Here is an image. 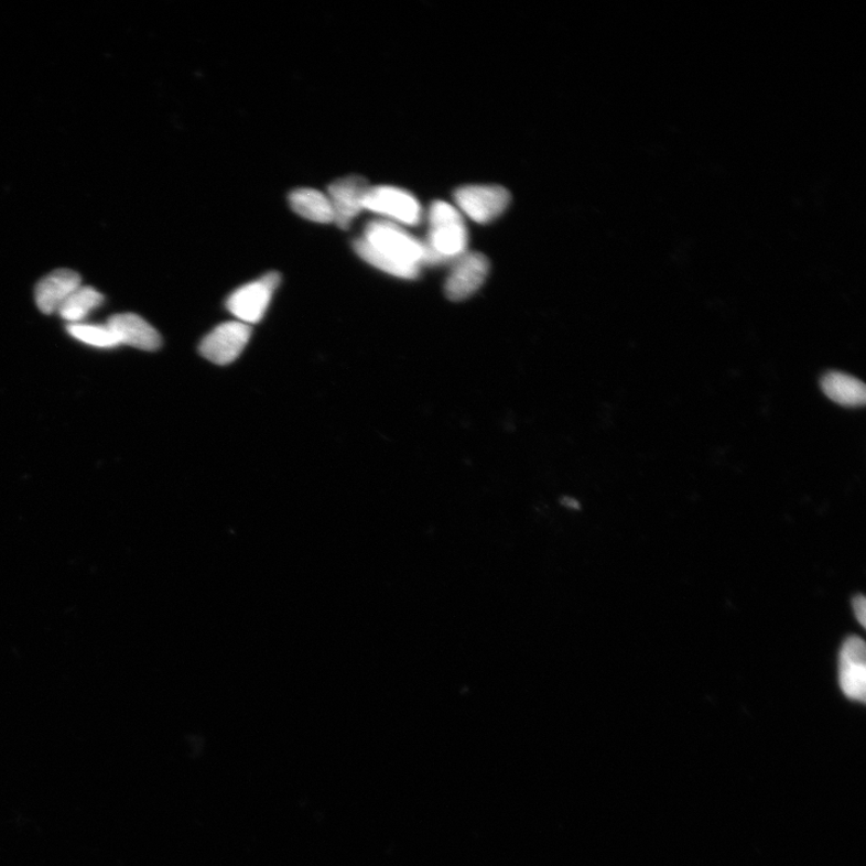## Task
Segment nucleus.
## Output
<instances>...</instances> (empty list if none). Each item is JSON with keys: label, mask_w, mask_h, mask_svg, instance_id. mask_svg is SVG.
<instances>
[{"label": "nucleus", "mask_w": 866, "mask_h": 866, "mask_svg": "<svg viewBox=\"0 0 866 866\" xmlns=\"http://www.w3.org/2000/svg\"><path fill=\"white\" fill-rule=\"evenodd\" d=\"M107 325L118 344L141 350L154 351L162 346V337L154 327L134 313L115 314Z\"/></svg>", "instance_id": "9d476101"}, {"label": "nucleus", "mask_w": 866, "mask_h": 866, "mask_svg": "<svg viewBox=\"0 0 866 866\" xmlns=\"http://www.w3.org/2000/svg\"><path fill=\"white\" fill-rule=\"evenodd\" d=\"M83 285L80 274L61 269L51 272L35 288V303L45 314L58 313L64 301Z\"/></svg>", "instance_id": "9b49d317"}, {"label": "nucleus", "mask_w": 866, "mask_h": 866, "mask_svg": "<svg viewBox=\"0 0 866 866\" xmlns=\"http://www.w3.org/2000/svg\"><path fill=\"white\" fill-rule=\"evenodd\" d=\"M369 190L366 180L359 176H348L333 183L327 196L334 209V221L339 228L347 229L364 212Z\"/></svg>", "instance_id": "6e6552de"}, {"label": "nucleus", "mask_w": 866, "mask_h": 866, "mask_svg": "<svg viewBox=\"0 0 866 866\" xmlns=\"http://www.w3.org/2000/svg\"><path fill=\"white\" fill-rule=\"evenodd\" d=\"M458 208L480 225L500 217L510 204V194L500 186H467L455 192Z\"/></svg>", "instance_id": "39448f33"}, {"label": "nucleus", "mask_w": 866, "mask_h": 866, "mask_svg": "<svg viewBox=\"0 0 866 866\" xmlns=\"http://www.w3.org/2000/svg\"><path fill=\"white\" fill-rule=\"evenodd\" d=\"M852 608L855 611L856 618L859 624L865 627V619H866V603L865 597L863 595H858L852 600Z\"/></svg>", "instance_id": "dca6fc26"}, {"label": "nucleus", "mask_w": 866, "mask_h": 866, "mask_svg": "<svg viewBox=\"0 0 866 866\" xmlns=\"http://www.w3.org/2000/svg\"><path fill=\"white\" fill-rule=\"evenodd\" d=\"M365 209L387 217L396 225L418 226L423 217L422 206L411 193L390 186L370 187Z\"/></svg>", "instance_id": "20e7f679"}, {"label": "nucleus", "mask_w": 866, "mask_h": 866, "mask_svg": "<svg viewBox=\"0 0 866 866\" xmlns=\"http://www.w3.org/2000/svg\"><path fill=\"white\" fill-rule=\"evenodd\" d=\"M294 212L305 219L316 223L334 221V209L326 194L311 188L294 191L289 196Z\"/></svg>", "instance_id": "ddd939ff"}, {"label": "nucleus", "mask_w": 866, "mask_h": 866, "mask_svg": "<svg viewBox=\"0 0 866 866\" xmlns=\"http://www.w3.org/2000/svg\"><path fill=\"white\" fill-rule=\"evenodd\" d=\"M68 333L82 343L97 348H115L120 346L110 327L105 325L71 324Z\"/></svg>", "instance_id": "2eb2a0df"}, {"label": "nucleus", "mask_w": 866, "mask_h": 866, "mask_svg": "<svg viewBox=\"0 0 866 866\" xmlns=\"http://www.w3.org/2000/svg\"><path fill=\"white\" fill-rule=\"evenodd\" d=\"M429 223L424 264H441L465 253L468 235L463 215L457 208L444 202L433 203L429 212Z\"/></svg>", "instance_id": "f03ea898"}, {"label": "nucleus", "mask_w": 866, "mask_h": 866, "mask_svg": "<svg viewBox=\"0 0 866 866\" xmlns=\"http://www.w3.org/2000/svg\"><path fill=\"white\" fill-rule=\"evenodd\" d=\"M104 300V295L97 289L82 285L64 301L58 314L64 321L77 324L86 318L91 311L101 306Z\"/></svg>", "instance_id": "4468645a"}, {"label": "nucleus", "mask_w": 866, "mask_h": 866, "mask_svg": "<svg viewBox=\"0 0 866 866\" xmlns=\"http://www.w3.org/2000/svg\"><path fill=\"white\" fill-rule=\"evenodd\" d=\"M280 282L281 275L278 272H269L261 279L239 288L228 299V310L234 317L247 325L260 322Z\"/></svg>", "instance_id": "7ed1b4c3"}, {"label": "nucleus", "mask_w": 866, "mask_h": 866, "mask_svg": "<svg viewBox=\"0 0 866 866\" xmlns=\"http://www.w3.org/2000/svg\"><path fill=\"white\" fill-rule=\"evenodd\" d=\"M251 335V326L239 321L221 324L203 339L202 356L214 364L228 365L241 356Z\"/></svg>", "instance_id": "423d86ee"}, {"label": "nucleus", "mask_w": 866, "mask_h": 866, "mask_svg": "<svg viewBox=\"0 0 866 866\" xmlns=\"http://www.w3.org/2000/svg\"><path fill=\"white\" fill-rule=\"evenodd\" d=\"M490 270L489 260L480 253H470L456 262L447 282L445 295L452 301H463L474 295L487 280Z\"/></svg>", "instance_id": "1a4fd4ad"}, {"label": "nucleus", "mask_w": 866, "mask_h": 866, "mask_svg": "<svg viewBox=\"0 0 866 866\" xmlns=\"http://www.w3.org/2000/svg\"><path fill=\"white\" fill-rule=\"evenodd\" d=\"M354 249L372 267L404 280L418 278L426 256L425 242L389 220L369 223Z\"/></svg>", "instance_id": "f257e3e1"}, {"label": "nucleus", "mask_w": 866, "mask_h": 866, "mask_svg": "<svg viewBox=\"0 0 866 866\" xmlns=\"http://www.w3.org/2000/svg\"><path fill=\"white\" fill-rule=\"evenodd\" d=\"M838 684L847 699L865 702L866 651L864 640L857 636L848 637L840 650Z\"/></svg>", "instance_id": "0eeeda50"}, {"label": "nucleus", "mask_w": 866, "mask_h": 866, "mask_svg": "<svg viewBox=\"0 0 866 866\" xmlns=\"http://www.w3.org/2000/svg\"><path fill=\"white\" fill-rule=\"evenodd\" d=\"M826 398L848 409L862 407L866 400V389L862 380L844 372L832 371L821 379Z\"/></svg>", "instance_id": "f8f14e48"}]
</instances>
